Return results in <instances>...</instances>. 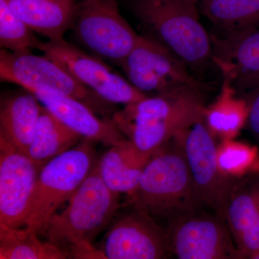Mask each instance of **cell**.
Instances as JSON below:
<instances>
[{"label":"cell","mask_w":259,"mask_h":259,"mask_svg":"<svg viewBox=\"0 0 259 259\" xmlns=\"http://www.w3.org/2000/svg\"><path fill=\"white\" fill-rule=\"evenodd\" d=\"M73 259H107L92 243H81L69 247Z\"/></svg>","instance_id":"obj_26"},{"label":"cell","mask_w":259,"mask_h":259,"mask_svg":"<svg viewBox=\"0 0 259 259\" xmlns=\"http://www.w3.org/2000/svg\"><path fill=\"white\" fill-rule=\"evenodd\" d=\"M224 219L243 258L259 253V182L237 181L227 202Z\"/></svg>","instance_id":"obj_16"},{"label":"cell","mask_w":259,"mask_h":259,"mask_svg":"<svg viewBox=\"0 0 259 259\" xmlns=\"http://www.w3.org/2000/svg\"><path fill=\"white\" fill-rule=\"evenodd\" d=\"M71 28L93 55L119 66L140 37L121 15L117 0H79Z\"/></svg>","instance_id":"obj_7"},{"label":"cell","mask_w":259,"mask_h":259,"mask_svg":"<svg viewBox=\"0 0 259 259\" xmlns=\"http://www.w3.org/2000/svg\"><path fill=\"white\" fill-rule=\"evenodd\" d=\"M30 228L0 226V259H49V245Z\"/></svg>","instance_id":"obj_23"},{"label":"cell","mask_w":259,"mask_h":259,"mask_svg":"<svg viewBox=\"0 0 259 259\" xmlns=\"http://www.w3.org/2000/svg\"><path fill=\"white\" fill-rule=\"evenodd\" d=\"M120 66L130 82L146 95L167 93L182 87H200L185 63L150 36L140 35Z\"/></svg>","instance_id":"obj_10"},{"label":"cell","mask_w":259,"mask_h":259,"mask_svg":"<svg viewBox=\"0 0 259 259\" xmlns=\"http://www.w3.org/2000/svg\"><path fill=\"white\" fill-rule=\"evenodd\" d=\"M248 102L238 97L234 85L224 79L215 101L206 107L204 122L215 139L233 140L248 121Z\"/></svg>","instance_id":"obj_20"},{"label":"cell","mask_w":259,"mask_h":259,"mask_svg":"<svg viewBox=\"0 0 259 259\" xmlns=\"http://www.w3.org/2000/svg\"><path fill=\"white\" fill-rule=\"evenodd\" d=\"M170 243L177 259H244L224 218L195 211L170 226Z\"/></svg>","instance_id":"obj_11"},{"label":"cell","mask_w":259,"mask_h":259,"mask_svg":"<svg viewBox=\"0 0 259 259\" xmlns=\"http://www.w3.org/2000/svg\"><path fill=\"white\" fill-rule=\"evenodd\" d=\"M38 50L61 65L79 83L107 103L125 107L148 96L128 80L114 72L102 59L90 55L64 39L41 42Z\"/></svg>","instance_id":"obj_9"},{"label":"cell","mask_w":259,"mask_h":259,"mask_svg":"<svg viewBox=\"0 0 259 259\" xmlns=\"http://www.w3.org/2000/svg\"><path fill=\"white\" fill-rule=\"evenodd\" d=\"M96 161L94 142L83 139L46 163L37 178L25 227L44 234L51 218L72 197Z\"/></svg>","instance_id":"obj_5"},{"label":"cell","mask_w":259,"mask_h":259,"mask_svg":"<svg viewBox=\"0 0 259 259\" xmlns=\"http://www.w3.org/2000/svg\"><path fill=\"white\" fill-rule=\"evenodd\" d=\"M0 79L27 91H40L79 100L100 115L113 114L114 105L79 83L61 65L47 56L0 51Z\"/></svg>","instance_id":"obj_6"},{"label":"cell","mask_w":259,"mask_h":259,"mask_svg":"<svg viewBox=\"0 0 259 259\" xmlns=\"http://www.w3.org/2000/svg\"><path fill=\"white\" fill-rule=\"evenodd\" d=\"M150 158L138 152L128 141L110 146L97 161L99 174L117 194L134 193Z\"/></svg>","instance_id":"obj_19"},{"label":"cell","mask_w":259,"mask_h":259,"mask_svg":"<svg viewBox=\"0 0 259 259\" xmlns=\"http://www.w3.org/2000/svg\"><path fill=\"white\" fill-rule=\"evenodd\" d=\"M81 140L83 139L79 135L61 123L42 106L27 154L36 163L45 165L53 158L74 147Z\"/></svg>","instance_id":"obj_21"},{"label":"cell","mask_w":259,"mask_h":259,"mask_svg":"<svg viewBox=\"0 0 259 259\" xmlns=\"http://www.w3.org/2000/svg\"><path fill=\"white\" fill-rule=\"evenodd\" d=\"M118 196L102 180L96 163L66 208L51 218L44 235L54 245L91 243L112 223L120 206Z\"/></svg>","instance_id":"obj_4"},{"label":"cell","mask_w":259,"mask_h":259,"mask_svg":"<svg viewBox=\"0 0 259 259\" xmlns=\"http://www.w3.org/2000/svg\"><path fill=\"white\" fill-rule=\"evenodd\" d=\"M201 13L223 32L259 26V0H202Z\"/></svg>","instance_id":"obj_22"},{"label":"cell","mask_w":259,"mask_h":259,"mask_svg":"<svg viewBox=\"0 0 259 259\" xmlns=\"http://www.w3.org/2000/svg\"><path fill=\"white\" fill-rule=\"evenodd\" d=\"M49 259H63L55 245L49 244Z\"/></svg>","instance_id":"obj_28"},{"label":"cell","mask_w":259,"mask_h":259,"mask_svg":"<svg viewBox=\"0 0 259 259\" xmlns=\"http://www.w3.org/2000/svg\"><path fill=\"white\" fill-rule=\"evenodd\" d=\"M248 104L249 106L248 123L252 131L259 134V89L253 95L251 101Z\"/></svg>","instance_id":"obj_27"},{"label":"cell","mask_w":259,"mask_h":259,"mask_svg":"<svg viewBox=\"0 0 259 259\" xmlns=\"http://www.w3.org/2000/svg\"><path fill=\"white\" fill-rule=\"evenodd\" d=\"M20 20L49 41L64 39L74 20L76 0H4Z\"/></svg>","instance_id":"obj_18"},{"label":"cell","mask_w":259,"mask_h":259,"mask_svg":"<svg viewBox=\"0 0 259 259\" xmlns=\"http://www.w3.org/2000/svg\"><path fill=\"white\" fill-rule=\"evenodd\" d=\"M217 158L221 171L232 178L259 171L258 148L234 139L223 141L218 145Z\"/></svg>","instance_id":"obj_25"},{"label":"cell","mask_w":259,"mask_h":259,"mask_svg":"<svg viewBox=\"0 0 259 259\" xmlns=\"http://www.w3.org/2000/svg\"><path fill=\"white\" fill-rule=\"evenodd\" d=\"M170 248L168 232L136 208L114 221L100 250L107 259H165Z\"/></svg>","instance_id":"obj_12"},{"label":"cell","mask_w":259,"mask_h":259,"mask_svg":"<svg viewBox=\"0 0 259 259\" xmlns=\"http://www.w3.org/2000/svg\"><path fill=\"white\" fill-rule=\"evenodd\" d=\"M37 97L25 92L2 97L0 105V142L27 153L42 110Z\"/></svg>","instance_id":"obj_17"},{"label":"cell","mask_w":259,"mask_h":259,"mask_svg":"<svg viewBox=\"0 0 259 259\" xmlns=\"http://www.w3.org/2000/svg\"><path fill=\"white\" fill-rule=\"evenodd\" d=\"M136 209L171 225L202 209L183 151L175 140L150 158L131 195Z\"/></svg>","instance_id":"obj_2"},{"label":"cell","mask_w":259,"mask_h":259,"mask_svg":"<svg viewBox=\"0 0 259 259\" xmlns=\"http://www.w3.org/2000/svg\"><path fill=\"white\" fill-rule=\"evenodd\" d=\"M211 60L224 79L236 83L259 79V29L224 32L223 37L211 35Z\"/></svg>","instance_id":"obj_15"},{"label":"cell","mask_w":259,"mask_h":259,"mask_svg":"<svg viewBox=\"0 0 259 259\" xmlns=\"http://www.w3.org/2000/svg\"><path fill=\"white\" fill-rule=\"evenodd\" d=\"M30 93L61 123L82 139L107 146L127 141L112 120L100 118L91 107L79 100L45 92Z\"/></svg>","instance_id":"obj_14"},{"label":"cell","mask_w":259,"mask_h":259,"mask_svg":"<svg viewBox=\"0 0 259 259\" xmlns=\"http://www.w3.org/2000/svg\"><path fill=\"white\" fill-rule=\"evenodd\" d=\"M44 165L0 142V226H25L37 178Z\"/></svg>","instance_id":"obj_13"},{"label":"cell","mask_w":259,"mask_h":259,"mask_svg":"<svg viewBox=\"0 0 259 259\" xmlns=\"http://www.w3.org/2000/svg\"><path fill=\"white\" fill-rule=\"evenodd\" d=\"M33 30L10 9L4 0H0V46L15 54H28L38 49L42 42Z\"/></svg>","instance_id":"obj_24"},{"label":"cell","mask_w":259,"mask_h":259,"mask_svg":"<svg viewBox=\"0 0 259 259\" xmlns=\"http://www.w3.org/2000/svg\"><path fill=\"white\" fill-rule=\"evenodd\" d=\"M248 259H259V253L253 255V256L250 257V258Z\"/></svg>","instance_id":"obj_30"},{"label":"cell","mask_w":259,"mask_h":259,"mask_svg":"<svg viewBox=\"0 0 259 259\" xmlns=\"http://www.w3.org/2000/svg\"><path fill=\"white\" fill-rule=\"evenodd\" d=\"M132 10L153 39L187 66L211 59V35L199 20L197 4L189 0H133Z\"/></svg>","instance_id":"obj_3"},{"label":"cell","mask_w":259,"mask_h":259,"mask_svg":"<svg viewBox=\"0 0 259 259\" xmlns=\"http://www.w3.org/2000/svg\"><path fill=\"white\" fill-rule=\"evenodd\" d=\"M189 1L192 2V3L198 5L201 1H202V0H189Z\"/></svg>","instance_id":"obj_29"},{"label":"cell","mask_w":259,"mask_h":259,"mask_svg":"<svg viewBox=\"0 0 259 259\" xmlns=\"http://www.w3.org/2000/svg\"><path fill=\"white\" fill-rule=\"evenodd\" d=\"M200 87L146 96L115 112L112 121L133 147L151 158L178 135L205 119Z\"/></svg>","instance_id":"obj_1"},{"label":"cell","mask_w":259,"mask_h":259,"mask_svg":"<svg viewBox=\"0 0 259 259\" xmlns=\"http://www.w3.org/2000/svg\"><path fill=\"white\" fill-rule=\"evenodd\" d=\"M173 140L183 151L201 203L224 218L227 202L238 180L224 175L218 166L215 138L205 122L194 124Z\"/></svg>","instance_id":"obj_8"}]
</instances>
